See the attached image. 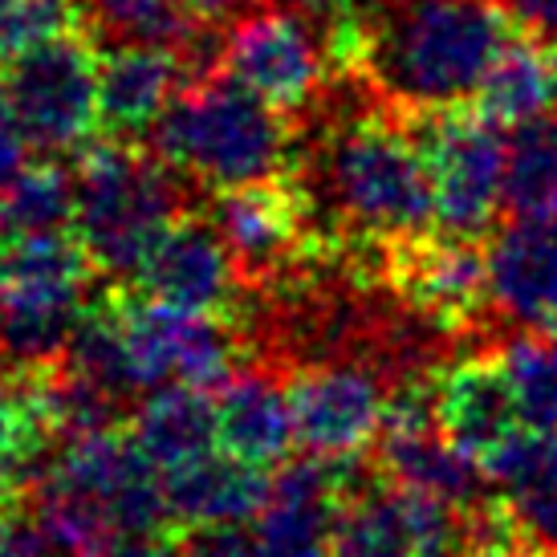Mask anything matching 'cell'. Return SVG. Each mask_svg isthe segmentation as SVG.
<instances>
[{"mask_svg":"<svg viewBox=\"0 0 557 557\" xmlns=\"http://www.w3.org/2000/svg\"><path fill=\"white\" fill-rule=\"evenodd\" d=\"M557 208V107L512 126L505 143V216Z\"/></svg>","mask_w":557,"mask_h":557,"instance_id":"ffe728a7","label":"cell"},{"mask_svg":"<svg viewBox=\"0 0 557 557\" xmlns=\"http://www.w3.org/2000/svg\"><path fill=\"white\" fill-rule=\"evenodd\" d=\"M203 212L216 224L240 277V294H269L285 281L310 273L313 264L334 261L310 228L306 203L294 180L216 191L203 200Z\"/></svg>","mask_w":557,"mask_h":557,"instance_id":"52a82bcc","label":"cell"},{"mask_svg":"<svg viewBox=\"0 0 557 557\" xmlns=\"http://www.w3.org/2000/svg\"><path fill=\"white\" fill-rule=\"evenodd\" d=\"M362 29L355 78L403 114L468 107L496 58L521 37L496 0H423L383 21H362Z\"/></svg>","mask_w":557,"mask_h":557,"instance_id":"6da1fadb","label":"cell"},{"mask_svg":"<svg viewBox=\"0 0 557 557\" xmlns=\"http://www.w3.org/2000/svg\"><path fill=\"white\" fill-rule=\"evenodd\" d=\"M74 4H78V29L90 33L98 49H180V41L196 25V13L184 0H74Z\"/></svg>","mask_w":557,"mask_h":557,"instance_id":"d6986e66","label":"cell"},{"mask_svg":"<svg viewBox=\"0 0 557 557\" xmlns=\"http://www.w3.org/2000/svg\"><path fill=\"white\" fill-rule=\"evenodd\" d=\"M65 29H78V4L74 0H13L0 13V62L41 46V41Z\"/></svg>","mask_w":557,"mask_h":557,"instance_id":"603a6c76","label":"cell"},{"mask_svg":"<svg viewBox=\"0 0 557 557\" xmlns=\"http://www.w3.org/2000/svg\"><path fill=\"white\" fill-rule=\"evenodd\" d=\"M435 423L476 465H484L512 432L525 428L496 346L451 355L435 371Z\"/></svg>","mask_w":557,"mask_h":557,"instance_id":"7c38bea8","label":"cell"},{"mask_svg":"<svg viewBox=\"0 0 557 557\" xmlns=\"http://www.w3.org/2000/svg\"><path fill=\"white\" fill-rule=\"evenodd\" d=\"M549 53H554V70H557V41H554V49H549Z\"/></svg>","mask_w":557,"mask_h":557,"instance_id":"d6a6232c","label":"cell"},{"mask_svg":"<svg viewBox=\"0 0 557 557\" xmlns=\"http://www.w3.org/2000/svg\"><path fill=\"white\" fill-rule=\"evenodd\" d=\"M472 509L391 484L383 472L338 512L334 557H460Z\"/></svg>","mask_w":557,"mask_h":557,"instance_id":"ba28073f","label":"cell"},{"mask_svg":"<svg viewBox=\"0 0 557 557\" xmlns=\"http://www.w3.org/2000/svg\"><path fill=\"white\" fill-rule=\"evenodd\" d=\"M488 289L500 342L509 334L557 338V208L509 216L488 236Z\"/></svg>","mask_w":557,"mask_h":557,"instance_id":"30bf717a","label":"cell"},{"mask_svg":"<svg viewBox=\"0 0 557 557\" xmlns=\"http://www.w3.org/2000/svg\"><path fill=\"white\" fill-rule=\"evenodd\" d=\"M90 557H171V545L168 537H123Z\"/></svg>","mask_w":557,"mask_h":557,"instance_id":"83f0119b","label":"cell"},{"mask_svg":"<svg viewBox=\"0 0 557 557\" xmlns=\"http://www.w3.org/2000/svg\"><path fill=\"white\" fill-rule=\"evenodd\" d=\"M180 90H184V65L171 49H107L102 70H98V131H102V139H151L156 123Z\"/></svg>","mask_w":557,"mask_h":557,"instance_id":"5bb4252c","label":"cell"},{"mask_svg":"<svg viewBox=\"0 0 557 557\" xmlns=\"http://www.w3.org/2000/svg\"><path fill=\"white\" fill-rule=\"evenodd\" d=\"M216 444L228 456L257 468L285 465L297 444L294 407L285 374L261 362H245L216 395Z\"/></svg>","mask_w":557,"mask_h":557,"instance_id":"9a60e30c","label":"cell"},{"mask_svg":"<svg viewBox=\"0 0 557 557\" xmlns=\"http://www.w3.org/2000/svg\"><path fill=\"white\" fill-rule=\"evenodd\" d=\"M74 163L41 159L21 171L4 196H0V233H62L74 228Z\"/></svg>","mask_w":557,"mask_h":557,"instance_id":"44dd1931","label":"cell"},{"mask_svg":"<svg viewBox=\"0 0 557 557\" xmlns=\"http://www.w3.org/2000/svg\"><path fill=\"white\" fill-rule=\"evenodd\" d=\"M135 294L196 313L233 318L240 306V277L203 208L184 212L147 252L139 273L126 281Z\"/></svg>","mask_w":557,"mask_h":557,"instance_id":"8fae6325","label":"cell"},{"mask_svg":"<svg viewBox=\"0 0 557 557\" xmlns=\"http://www.w3.org/2000/svg\"><path fill=\"white\" fill-rule=\"evenodd\" d=\"M98 70L102 49L82 29H65L0 62V94L33 151L62 159L90 147L98 131Z\"/></svg>","mask_w":557,"mask_h":557,"instance_id":"277c9868","label":"cell"},{"mask_svg":"<svg viewBox=\"0 0 557 557\" xmlns=\"http://www.w3.org/2000/svg\"><path fill=\"white\" fill-rule=\"evenodd\" d=\"M131 435L143 444V451L156 460L163 472L196 460L216 444V399L203 391L168 383L143 395L131 411Z\"/></svg>","mask_w":557,"mask_h":557,"instance_id":"e0dca14e","label":"cell"},{"mask_svg":"<svg viewBox=\"0 0 557 557\" xmlns=\"http://www.w3.org/2000/svg\"><path fill=\"white\" fill-rule=\"evenodd\" d=\"M184 4L196 16H203V21H236L240 13L257 9L264 0H184Z\"/></svg>","mask_w":557,"mask_h":557,"instance_id":"f1b7e54d","label":"cell"},{"mask_svg":"<svg viewBox=\"0 0 557 557\" xmlns=\"http://www.w3.org/2000/svg\"><path fill=\"white\" fill-rule=\"evenodd\" d=\"M224 70L297 123L342 78L330 53L325 9H310L301 0L297 4L264 0L240 13L228 21Z\"/></svg>","mask_w":557,"mask_h":557,"instance_id":"5b68a950","label":"cell"},{"mask_svg":"<svg viewBox=\"0 0 557 557\" xmlns=\"http://www.w3.org/2000/svg\"><path fill=\"white\" fill-rule=\"evenodd\" d=\"M301 4H310V9H338L346 0H301Z\"/></svg>","mask_w":557,"mask_h":557,"instance_id":"4dcf8cb0","label":"cell"},{"mask_svg":"<svg viewBox=\"0 0 557 557\" xmlns=\"http://www.w3.org/2000/svg\"><path fill=\"white\" fill-rule=\"evenodd\" d=\"M346 4H350L355 16H362V21H383V16H391V13L416 9V4H423V0H346Z\"/></svg>","mask_w":557,"mask_h":557,"instance_id":"f546056e","label":"cell"},{"mask_svg":"<svg viewBox=\"0 0 557 557\" xmlns=\"http://www.w3.org/2000/svg\"><path fill=\"white\" fill-rule=\"evenodd\" d=\"M74 233L107 281L139 273L147 252L184 212L203 208L200 187L143 147V143L94 139L74 156Z\"/></svg>","mask_w":557,"mask_h":557,"instance_id":"3957f363","label":"cell"},{"mask_svg":"<svg viewBox=\"0 0 557 557\" xmlns=\"http://www.w3.org/2000/svg\"><path fill=\"white\" fill-rule=\"evenodd\" d=\"M472 107L493 119L496 126H517L542 114V110L557 107V70H554V53L542 49L537 37H517L496 65L488 70L484 86L476 90Z\"/></svg>","mask_w":557,"mask_h":557,"instance_id":"ac0fdd59","label":"cell"},{"mask_svg":"<svg viewBox=\"0 0 557 557\" xmlns=\"http://www.w3.org/2000/svg\"><path fill=\"white\" fill-rule=\"evenodd\" d=\"M147 147L203 196L285 180L294 171L297 126L228 70L187 82L171 98Z\"/></svg>","mask_w":557,"mask_h":557,"instance_id":"7a4b0ae2","label":"cell"},{"mask_svg":"<svg viewBox=\"0 0 557 557\" xmlns=\"http://www.w3.org/2000/svg\"><path fill=\"white\" fill-rule=\"evenodd\" d=\"M168 545L171 557H257L252 533L240 525H175Z\"/></svg>","mask_w":557,"mask_h":557,"instance_id":"cb8c5ba5","label":"cell"},{"mask_svg":"<svg viewBox=\"0 0 557 557\" xmlns=\"http://www.w3.org/2000/svg\"><path fill=\"white\" fill-rule=\"evenodd\" d=\"M273 488L264 468L245 465L228 451H203L168 472V505L175 525H240L257 521Z\"/></svg>","mask_w":557,"mask_h":557,"instance_id":"2e32d148","label":"cell"},{"mask_svg":"<svg viewBox=\"0 0 557 557\" xmlns=\"http://www.w3.org/2000/svg\"><path fill=\"white\" fill-rule=\"evenodd\" d=\"M496 355L512 383L521 423L537 432H557V338L509 334L496 346Z\"/></svg>","mask_w":557,"mask_h":557,"instance_id":"7402d4cb","label":"cell"},{"mask_svg":"<svg viewBox=\"0 0 557 557\" xmlns=\"http://www.w3.org/2000/svg\"><path fill=\"white\" fill-rule=\"evenodd\" d=\"M435 191V233L488 240L505 212V139L472 102L407 114Z\"/></svg>","mask_w":557,"mask_h":557,"instance_id":"8992f818","label":"cell"},{"mask_svg":"<svg viewBox=\"0 0 557 557\" xmlns=\"http://www.w3.org/2000/svg\"><path fill=\"white\" fill-rule=\"evenodd\" d=\"M460 557H537V554L525 549L521 542H512L505 521H500V512H493V517H484V521L476 525L472 542L465 545V554Z\"/></svg>","mask_w":557,"mask_h":557,"instance_id":"4316f807","label":"cell"},{"mask_svg":"<svg viewBox=\"0 0 557 557\" xmlns=\"http://www.w3.org/2000/svg\"><path fill=\"white\" fill-rule=\"evenodd\" d=\"M488 488L512 542L557 557V432L521 428L484 460Z\"/></svg>","mask_w":557,"mask_h":557,"instance_id":"4fadbf2b","label":"cell"},{"mask_svg":"<svg viewBox=\"0 0 557 557\" xmlns=\"http://www.w3.org/2000/svg\"><path fill=\"white\" fill-rule=\"evenodd\" d=\"M289 407H294V432L306 456L342 460L374 448L383 416H387L391 383L371 362L355 358H330L297 367L289 379Z\"/></svg>","mask_w":557,"mask_h":557,"instance_id":"9c48e42d","label":"cell"},{"mask_svg":"<svg viewBox=\"0 0 557 557\" xmlns=\"http://www.w3.org/2000/svg\"><path fill=\"white\" fill-rule=\"evenodd\" d=\"M9 4H13V0H0V13H4V9H9Z\"/></svg>","mask_w":557,"mask_h":557,"instance_id":"1f68e13d","label":"cell"},{"mask_svg":"<svg viewBox=\"0 0 557 557\" xmlns=\"http://www.w3.org/2000/svg\"><path fill=\"white\" fill-rule=\"evenodd\" d=\"M496 4L512 16V25L525 37L557 41V0H496Z\"/></svg>","mask_w":557,"mask_h":557,"instance_id":"484cf974","label":"cell"},{"mask_svg":"<svg viewBox=\"0 0 557 557\" xmlns=\"http://www.w3.org/2000/svg\"><path fill=\"white\" fill-rule=\"evenodd\" d=\"M25 168H29V139L16 126L13 110H9L4 94H0V196L21 180Z\"/></svg>","mask_w":557,"mask_h":557,"instance_id":"d4e9b609","label":"cell"}]
</instances>
